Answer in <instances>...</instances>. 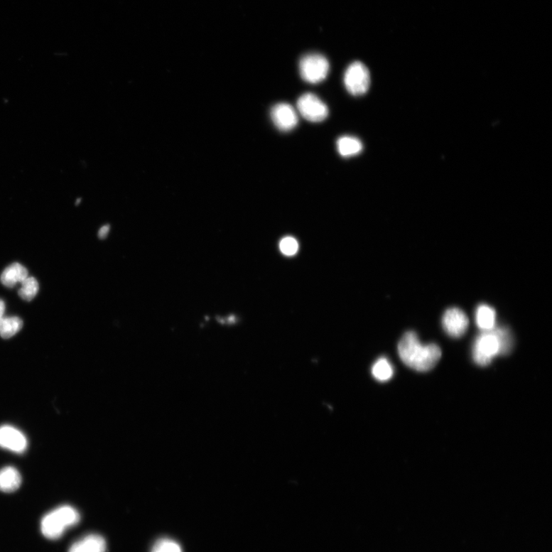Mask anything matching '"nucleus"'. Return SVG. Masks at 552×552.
Masks as SVG:
<instances>
[{
  "instance_id": "1",
  "label": "nucleus",
  "mask_w": 552,
  "mask_h": 552,
  "mask_svg": "<svg viewBox=\"0 0 552 552\" xmlns=\"http://www.w3.org/2000/svg\"><path fill=\"white\" fill-rule=\"evenodd\" d=\"M401 361L416 372H429L440 360L442 352L435 344L422 345L418 335L410 331L404 335L399 344Z\"/></svg>"
},
{
  "instance_id": "2",
  "label": "nucleus",
  "mask_w": 552,
  "mask_h": 552,
  "mask_svg": "<svg viewBox=\"0 0 552 552\" xmlns=\"http://www.w3.org/2000/svg\"><path fill=\"white\" fill-rule=\"evenodd\" d=\"M513 337L507 328H494L482 332L472 347L473 361L480 366L489 364L497 355H507L512 350Z\"/></svg>"
},
{
  "instance_id": "3",
  "label": "nucleus",
  "mask_w": 552,
  "mask_h": 552,
  "mask_svg": "<svg viewBox=\"0 0 552 552\" xmlns=\"http://www.w3.org/2000/svg\"><path fill=\"white\" fill-rule=\"evenodd\" d=\"M80 514L70 506H63L48 512L41 521L43 535L48 539L61 538L65 531L77 524Z\"/></svg>"
},
{
  "instance_id": "4",
  "label": "nucleus",
  "mask_w": 552,
  "mask_h": 552,
  "mask_svg": "<svg viewBox=\"0 0 552 552\" xmlns=\"http://www.w3.org/2000/svg\"><path fill=\"white\" fill-rule=\"evenodd\" d=\"M330 65L326 58L318 53L303 56L299 63L300 74L305 82L318 84L326 79Z\"/></svg>"
},
{
  "instance_id": "5",
  "label": "nucleus",
  "mask_w": 552,
  "mask_h": 552,
  "mask_svg": "<svg viewBox=\"0 0 552 552\" xmlns=\"http://www.w3.org/2000/svg\"><path fill=\"white\" fill-rule=\"evenodd\" d=\"M345 88L354 96H361L370 88L369 70L361 62H355L348 66L344 77Z\"/></svg>"
},
{
  "instance_id": "6",
  "label": "nucleus",
  "mask_w": 552,
  "mask_h": 552,
  "mask_svg": "<svg viewBox=\"0 0 552 552\" xmlns=\"http://www.w3.org/2000/svg\"><path fill=\"white\" fill-rule=\"evenodd\" d=\"M297 108L303 117L310 122L323 121L328 115L327 105L314 94L306 93L300 97Z\"/></svg>"
},
{
  "instance_id": "7",
  "label": "nucleus",
  "mask_w": 552,
  "mask_h": 552,
  "mask_svg": "<svg viewBox=\"0 0 552 552\" xmlns=\"http://www.w3.org/2000/svg\"><path fill=\"white\" fill-rule=\"evenodd\" d=\"M443 327L450 337H461L467 331L469 318L461 309L450 308L443 316Z\"/></svg>"
},
{
  "instance_id": "8",
  "label": "nucleus",
  "mask_w": 552,
  "mask_h": 552,
  "mask_svg": "<svg viewBox=\"0 0 552 552\" xmlns=\"http://www.w3.org/2000/svg\"><path fill=\"white\" fill-rule=\"evenodd\" d=\"M271 118L276 128L284 132L292 131L298 123L296 112L291 104L287 103H279L274 106L271 110Z\"/></svg>"
},
{
  "instance_id": "9",
  "label": "nucleus",
  "mask_w": 552,
  "mask_h": 552,
  "mask_svg": "<svg viewBox=\"0 0 552 552\" xmlns=\"http://www.w3.org/2000/svg\"><path fill=\"white\" fill-rule=\"evenodd\" d=\"M0 447L17 453H23L28 447L26 435L11 425L0 427Z\"/></svg>"
},
{
  "instance_id": "10",
  "label": "nucleus",
  "mask_w": 552,
  "mask_h": 552,
  "mask_svg": "<svg viewBox=\"0 0 552 552\" xmlns=\"http://www.w3.org/2000/svg\"><path fill=\"white\" fill-rule=\"evenodd\" d=\"M106 549L107 545L102 536L90 534L75 541L69 552H106Z\"/></svg>"
},
{
  "instance_id": "11",
  "label": "nucleus",
  "mask_w": 552,
  "mask_h": 552,
  "mask_svg": "<svg viewBox=\"0 0 552 552\" xmlns=\"http://www.w3.org/2000/svg\"><path fill=\"white\" fill-rule=\"evenodd\" d=\"M22 477L21 473L13 467H6L0 470V491L13 492L21 487Z\"/></svg>"
},
{
  "instance_id": "12",
  "label": "nucleus",
  "mask_w": 552,
  "mask_h": 552,
  "mask_svg": "<svg viewBox=\"0 0 552 552\" xmlns=\"http://www.w3.org/2000/svg\"><path fill=\"white\" fill-rule=\"evenodd\" d=\"M28 277V270L23 266L13 264L4 271L0 279L5 286L12 288L18 283H23Z\"/></svg>"
},
{
  "instance_id": "13",
  "label": "nucleus",
  "mask_w": 552,
  "mask_h": 552,
  "mask_svg": "<svg viewBox=\"0 0 552 552\" xmlns=\"http://www.w3.org/2000/svg\"><path fill=\"white\" fill-rule=\"evenodd\" d=\"M476 323L482 332L492 330L496 327L497 323L495 309L487 305L478 306L476 311Z\"/></svg>"
},
{
  "instance_id": "14",
  "label": "nucleus",
  "mask_w": 552,
  "mask_h": 552,
  "mask_svg": "<svg viewBox=\"0 0 552 552\" xmlns=\"http://www.w3.org/2000/svg\"><path fill=\"white\" fill-rule=\"evenodd\" d=\"M337 147L339 153L344 158H350L360 153L363 150L362 141L355 137L344 136L337 140Z\"/></svg>"
},
{
  "instance_id": "15",
  "label": "nucleus",
  "mask_w": 552,
  "mask_h": 552,
  "mask_svg": "<svg viewBox=\"0 0 552 552\" xmlns=\"http://www.w3.org/2000/svg\"><path fill=\"white\" fill-rule=\"evenodd\" d=\"M372 373L377 381L386 382L392 379L394 368L387 358L381 357L374 364Z\"/></svg>"
},
{
  "instance_id": "16",
  "label": "nucleus",
  "mask_w": 552,
  "mask_h": 552,
  "mask_svg": "<svg viewBox=\"0 0 552 552\" xmlns=\"http://www.w3.org/2000/svg\"><path fill=\"white\" fill-rule=\"evenodd\" d=\"M23 323L18 317H4L0 319V336L9 338L14 336L23 328Z\"/></svg>"
},
{
  "instance_id": "17",
  "label": "nucleus",
  "mask_w": 552,
  "mask_h": 552,
  "mask_svg": "<svg viewBox=\"0 0 552 552\" xmlns=\"http://www.w3.org/2000/svg\"><path fill=\"white\" fill-rule=\"evenodd\" d=\"M22 287L18 290V295L25 301L31 302L36 296L38 292V283L33 277H28L23 283Z\"/></svg>"
},
{
  "instance_id": "18",
  "label": "nucleus",
  "mask_w": 552,
  "mask_h": 552,
  "mask_svg": "<svg viewBox=\"0 0 552 552\" xmlns=\"http://www.w3.org/2000/svg\"><path fill=\"white\" fill-rule=\"evenodd\" d=\"M151 552H183V551L175 541L163 539L154 544Z\"/></svg>"
},
{
  "instance_id": "19",
  "label": "nucleus",
  "mask_w": 552,
  "mask_h": 552,
  "mask_svg": "<svg viewBox=\"0 0 552 552\" xmlns=\"http://www.w3.org/2000/svg\"><path fill=\"white\" fill-rule=\"evenodd\" d=\"M298 241L292 237H286L280 241L279 249L286 256H295L298 251Z\"/></svg>"
},
{
  "instance_id": "20",
  "label": "nucleus",
  "mask_w": 552,
  "mask_h": 552,
  "mask_svg": "<svg viewBox=\"0 0 552 552\" xmlns=\"http://www.w3.org/2000/svg\"><path fill=\"white\" fill-rule=\"evenodd\" d=\"M109 231V227H103L99 231V237L104 238L106 236H107Z\"/></svg>"
},
{
  "instance_id": "21",
  "label": "nucleus",
  "mask_w": 552,
  "mask_h": 552,
  "mask_svg": "<svg viewBox=\"0 0 552 552\" xmlns=\"http://www.w3.org/2000/svg\"><path fill=\"white\" fill-rule=\"evenodd\" d=\"M6 305L3 300L0 299V319L4 317Z\"/></svg>"
}]
</instances>
